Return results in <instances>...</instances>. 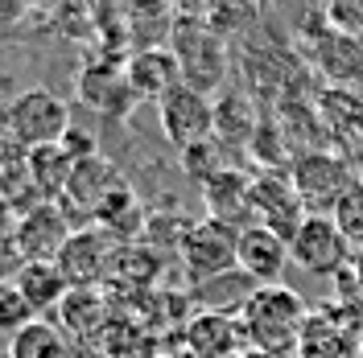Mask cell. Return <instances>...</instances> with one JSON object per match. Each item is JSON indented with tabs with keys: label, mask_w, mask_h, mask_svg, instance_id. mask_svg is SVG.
Here are the masks:
<instances>
[{
	"label": "cell",
	"mask_w": 363,
	"mask_h": 358,
	"mask_svg": "<svg viewBox=\"0 0 363 358\" xmlns=\"http://www.w3.org/2000/svg\"><path fill=\"white\" fill-rule=\"evenodd\" d=\"M240 330L252 354L264 358H294L301 330H306V301L285 284H260L244 296V305L235 309Z\"/></svg>",
	"instance_id": "cell-1"
},
{
	"label": "cell",
	"mask_w": 363,
	"mask_h": 358,
	"mask_svg": "<svg viewBox=\"0 0 363 358\" xmlns=\"http://www.w3.org/2000/svg\"><path fill=\"white\" fill-rule=\"evenodd\" d=\"M124 74L136 103H161L174 87H182V70L169 45H140L136 54L124 58Z\"/></svg>",
	"instance_id": "cell-16"
},
{
	"label": "cell",
	"mask_w": 363,
	"mask_h": 358,
	"mask_svg": "<svg viewBox=\"0 0 363 358\" xmlns=\"http://www.w3.org/2000/svg\"><path fill=\"white\" fill-rule=\"evenodd\" d=\"M169 50L178 58L182 83L203 95H219L227 83V37L203 17H178L169 25Z\"/></svg>",
	"instance_id": "cell-2"
},
{
	"label": "cell",
	"mask_w": 363,
	"mask_h": 358,
	"mask_svg": "<svg viewBox=\"0 0 363 358\" xmlns=\"http://www.w3.org/2000/svg\"><path fill=\"white\" fill-rule=\"evenodd\" d=\"M355 358H363V337H359V346H355Z\"/></svg>",
	"instance_id": "cell-29"
},
{
	"label": "cell",
	"mask_w": 363,
	"mask_h": 358,
	"mask_svg": "<svg viewBox=\"0 0 363 358\" xmlns=\"http://www.w3.org/2000/svg\"><path fill=\"white\" fill-rule=\"evenodd\" d=\"M235 239H240V231L215 223V219L182 223L174 247H178V264L186 272V280L194 289H203V284H215L227 272H235Z\"/></svg>",
	"instance_id": "cell-3"
},
{
	"label": "cell",
	"mask_w": 363,
	"mask_h": 358,
	"mask_svg": "<svg viewBox=\"0 0 363 358\" xmlns=\"http://www.w3.org/2000/svg\"><path fill=\"white\" fill-rule=\"evenodd\" d=\"M182 4V17H211V13H215V4H219V0H178Z\"/></svg>",
	"instance_id": "cell-26"
},
{
	"label": "cell",
	"mask_w": 363,
	"mask_h": 358,
	"mask_svg": "<svg viewBox=\"0 0 363 358\" xmlns=\"http://www.w3.org/2000/svg\"><path fill=\"white\" fill-rule=\"evenodd\" d=\"M9 358H70L67 334L58 330V321L33 317L9 337Z\"/></svg>",
	"instance_id": "cell-19"
},
{
	"label": "cell",
	"mask_w": 363,
	"mask_h": 358,
	"mask_svg": "<svg viewBox=\"0 0 363 358\" xmlns=\"http://www.w3.org/2000/svg\"><path fill=\"white\" fill-rule=\"evenodd\" d=\"M116 239L104 231V226L95 223H83L70 231V239L62 243L58 251V272L67 276L70 289H99L104 284V276L112 268V255H116Z\"/></svg>",
	"instance_id": "cell-8"
},
{
	"label": "cell",
	"mask_w": 363,
	"mask_h": 358,
	"mask_svg": "<svg viewBox=\"0 0 363 358\" xmlns=\"http://www.w3.org/2000/svg\"><path fill=\"white\" fill-rule=\"evenodd\" d=\"M182 354L186 358H240L248 350L240 317L231 309H199L182 325Z\"/></svg>",
	"instance_id": "cell-12"
},
{
	"label": "cell",
	"mask_w": 363,
	"mask_h": 358,
	"mask_svg": "<svg viewBox=\"0 0 363 358\" xmlns=\"http://www.w3.org/2000/svg\"><path fill=\"white\" fill-rule=\"evenodd\" d=\"M25 321H33L29 305L21 301V292L13 289V280H0V337H13Z\"/></svg>",
	"instance_id": "cell-24"
},
{
	"label": "cell",
	"mask_w": 363,
	"mask_h": 358,
	"mask_svg": "<svg viewBox=\"0 0 363 358\" xmlns=\"http://www.w3.org/2000/svg\"><path fill=\"white\" fill-rule=\"evenodd\" d=\"M157 358H186V354H182V350H178V354H157Z\"/></svg>",
	"instance_id": "cell-30"
},
{
	"label": "cell",
	"mask_w": 363,
	"mask_h": 358,
	"mask_svg": "<svg viewBox=\"0 0 363 358\" xmlns=\"http://www.w3.org/2000/svg\"><path fill=\"white\" fill-rule=\"evenodd\" d=\"M252 210H256V223L277 231L285 243L297 235V226L310 219L306 206H301L297 194H294L289 173H281V169H260V173L252 178Z\"/></svg>",
	"instance_id": "cell-10"
},
{
	"label": "cell",
	"mask_w": 363,
	"mask_h": 358,
	"mask_svg": "<svg viewBox=\"0 0 363 358\" xmlns=\"http://www.w3.org/2000/svg\"><path fill=\"white\" fill-rule=\"evenodd\" d=\"M285 268H289V243L277 231L260 223L240 231V239H235V272L240 276H248L260 289V284H281Z\"/></svg>",
	"instance_id": "cell-14"
},
{
	"label": "cell",
	"mask_w": 363,
	"mask_h": 358,
	"mask_svg": "<svg viewBox=\"0 0 363 358\" xmlns=\"http://www.w3.org/2000/svg\"><path fill=\"white\" fill-rule=\"evenodd\" d=\"M182 169L199 181V185H203L206 178H215V173L223 169L219 140H203V144H194V149H182Z\"/></svg>",
	"instance_id": "cell-23"
},
{
	"label": "cell",
	"mask_w": 363,
	"mask_h": 358,
	"mask_svg": "<svg viewBox=\"0 0 363 358\" xmlns=\"http://www.w3.org/2000/svg\"><path fill=\"white\" fill-rule=\"evenodd\" d=\"M54 317H58V330L67 337H79V342H99L104 337V330L112 325V296L104 289H70L67 296H62V305L54 309Z\"/></svg>",
	"instance_id": "cell-17"
},
{
	"label": "cell",
	"mask_w": 363,
	"mask_h": 358,
	"mask_svg": "<svg viewBox=\"0 0 363 358\" xmlns=\"http://www.w3.org/2000/svg\"><path fill=\"white\" fill-rule=\"evenodd\" d=\"M17 223H21V214H17V206L0 194V251H9L13 243V235H17Z\"/></svg>",
	"instance_id": "cell-25"
},
{
	"label": "cell",
	"mask_w": 363,
	"mask_h": 358,
	"mask_svg": "<svg viewBox=\"0 0 363 358\" xmlns=\"http://www.w3.org/2000/svg\"><path fill=\"white\" fill-rule=\"evenodd\" d=\"M13 289L21 292L29 313L45 317L62 305V296L70 292V284H67V276L58 272L54 260H29V264H17L13 268Z\"/></svg>",
	"instance_id": "cell-18"
},
{
	"label": "cell",
	"mask_w": 363,
	"mask_h": 358,
	"mask_svg": "<svg viewBox=\"0 0 363 358\" xmlns=\"http://www.w3.org/2000/svg\"><path fill=\"white\" fill-rule=\"evenodd\" d=\"M25 165H29L33 181H38L42 198H45V202H58V198H62V190H67V181H70L74 157H70L67 149H62V140H58V144L29 149V153H25Z\"/></svg>",
	"instance_id": "cell-20"
},
{
	"label": "cell",
	"mask_w": 363,
	"mask_h": 358,
	"mask_svg": "<svg viewBox=\"0 0 363 358\" xmlns=\"http://www.w3.org/2000/svg\"><path fill=\"white\" fill-rule=\"evenodd\" d=\"M330 219L339 223V231L347 235V243L355 247V251H363V178H355V185L342 194V202L335 206Z\"/></svg>",
	"instance_id": "cell-22"
},
{
	"label": "cell",
	"mask_w": 363,
	"mask_h": 358,
	"mask_svg": "<svg viewBox=\"0 0 363 358\" xmlns=\"http://www.w3.org/2000/svg\"><path fill=\"white\" fill-rule=\"evenodd\" d=\"M351 260H355V247L347 243V235L339 231V223L330 214H310L289 239V264L301 268L306 276L335 280L339 272L351 268Z\"/></svg>",
	"instance_id": "cell-6"
},
{
	"label": "cell",
	"mask_w": 363,
	"mask_h": 358,
	"mask_svg": "<svg viewBox=\"0 0 363 358\" xmlns=\"http://www.w3.org/2000/svg\"><path fill=\"white\" fill-rule=\"evenodd\" d=\"M25 0H0V17H13V13H21Z\"/></svg>",
	"instance_id": "cell-27"
},
{
	"label": "cell",
	"mask_w": 363,
	"mask_h": 358,
	"mask_svg": "<svg viewBox=\"0 0 363 358\" xmlns=\"http://www.w3.org/2000/svg\"><path fill=\"white\" fill-rule=\"evenodd\" d=\"M0 115H4L13 140L21 144V153L42 149V144H58V140L70 132V108L45 87L13 95V99L0 108Z\"/></svg>",
	"instance_id": "cell-5"
},
{
	"label": "cell",
	"mask_w": 363,
	"mask_h": 358,
	"mask_svg": "<svg viewBox=\"0 0 363 358\" xmlns=\"http://www.w3.org/2000/svg\"><path fill=\"white\" fill-rule=\"evenodd\" d=\"M289 181H294V194L306 206V214H335L342 194L355 185V169L335 149H310L294 161Z\"/></svg>",
	"instance_id": "cell-4"
},
{
	"label": "cell",
	"mask_w": 363,
	"mask_h": 358,
	"mask_svg": "<svg viewBox=\"0 0 363 358\" xmlns=\"http://www.w3.org/2000/svg\"><path fill=\"white\" fill-rule=\"evenodd\" d=\"M0 194L17 206V214H25V210H33V206L45 202L42 190H38V181H33V173H29V165H25V157L0 169Z\"/></svg>",
	"instance_id": "cell-21"
},
{
	"label": "cell",
	"mask_w": 363,
	"mask_h": 358,
	"mask_svg": "<svg viewBox=\"0 0 363 358\" xmlns=\"http://www.w3.org/2000/svg\"><path fill=\"white\" fill-rule=\"evenodd\" d=\"M120 185H124L120 165L108 161V157H99V153H91V157L74 161L70 181H67V190H62V198H58V206H62V210H83L87 223H95L99 206L112 198Z\"/></svg>",
	"instance_id": "cell-13"
},
{
	"label": "cell",
	"mask_w": 363,
	"mask_h": 358,
	"mask_svg": "<svg viewBox=\"0 0 363 358\" xmlns=\"http://www.w3.org/2000/svg\"><path fill=\"white\" fill-rule=\"evenodd\" d=\"M351 272H355V284L363 292V251H355V260H351Z\"/></svg>",
	"instance_id": "cell-28"
},
{
	"label": "cell",
	"mask_w": 363,
	"mask_h": 358,
	"mask_svg": "<svg viewBox=\"0 0 363 358\" xmlns=\"http://www.w3.org/2000/svg\"><path fill=\"white\" fill-rule=\"evenodd\" d=\"M199 190H203L206 219L231 226V231H244V226L256 223V210H252V173H240V169L223 165Z\"/></svg>",
	"instance_id": "cell-15"
},
{
	"label": "cell",
	"mask_w": 363,
	"mask_h": 358,
	"mask_svg": "<svg viewBox=\"0 0 363 358\" xmlns=\"http://www.w3.org/2000/svg\"><path fill=\"white\" fill-rule=\"evenodd\" d=\"M157 124H161V136L178 153L203 144V140H215V99L182 83L157 103Z\"/></svg>",
	"instance_id": "cell-7"
},
{
	"label": "cell",
	"mask_w": 363,
	"mask_h": 358,
	"mask_svg": "<svg viewBox=\"0 0 363 358\" xmlns=\"http://www.w3.org/2000/svg\"><path fill=\"white\" fill-rule=\"evenodd\" d=\"M70 219L67 210L58 206V202H42V206H33V210H25L21 223H17V235H13V260L17 264H29V260H58V251L62 243L70 239Z\"/></svg>",
	"instance_id": "cell-11"
},
{
	"label": "cell",
	"mask_w": 363,
	"mask_h": 358,
	"mask_svg": "<svg viewBox=\"0 0 363 358\" xmlns=\"http://www.w3.org/2000/svg\"><path fill=\"white\" fill-rule=\"evenodd\" d=\"M74 87H79V99L104 120H128V112L136 108L124 62H116V58H91L87 67L79 70Z\"/></svg>",
	"instance_id": "cell-9"
}]
</instances>
